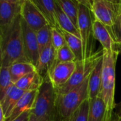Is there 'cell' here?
Wrapping results in <instances>:
<instances>
[{
	"instance_id": "6da1fadb",
	"label": "cell",
	"mask_w": 121,
	"mask_h": 121,
	"mask_svg": "<svg viewBox=\"0 0 121 121\" xmlns=\"http://www.w3.org/2000/svg\"><path fill=\"white\" fill-rule=\"evenodd\" d=\"M1 66L9 67L18 62H28L24 52L21 16L19 14L5 29L0 30Z\"/></svg>"
},
{
	"instance_id": "7a4b0ae2",
	"label": "cell",
	"mask_w": 121,
	"mask_h": 121,
	"mask_svg": "<svg viewBox=\"0 0 121 121\" xmlns=\"http://www.w3.org/2000/svg\"><path fill=\"white\" fill-rule=\"evenodd\" d=\"M119 51L112 52L104 51L103 72L100 93L99 96L102 98L106 106L104 121H111L116 103L115 102L116 89V68Z\"/></svg>"
},
{
	"instance_id": "3957f363",
	"label": "cell",
	"mask_w": 121,
	"mask_h": 121,
	"mask_svg": "<svg viewBox=\"0 0 121 121\" xmlns=\"http://www.w3.org/2000/svg\"><path fill=\"white\" fill-rule=\"evenodd\" d=\"M77 87L67 93L58 94L56 96V116L57 121H67L71 115L89 98L88 85L89 77Z\"/></svg>"
},
{
	"instance_id": "277c9868",
	"label": "cell",
	"mask_w": 121,
	"mask_h": 121,
	"mask_svg": "<svg viewBox=\"0 0 121 121\" xmlns=\"http://www.w3.org/2000/svg\"><path fill=\"white\" fill-rule=\"evenodd\" d=\"M56 92L49 78L44 80L31 110L38 121H57Z\"/></svg>"
},
{
	"instance_id": "5b68a950",
	"label": "cell",
	"mask_w": 121,
	"mask_h": 121,
	"mask_svg": "<svg viewBox=\"0 0 121 121\" xmlns=\"http://www.w3.org/2000/svg\"><path fill=\"white\" fill-rule=\"evenodd\" d=\"M92 12L86 6L79 4L78 11L77 28L80 34L83 45L84 61L89 59L94 53V31Z\"/></svg>"
},
{
	"instance_id": "8992f818",
	"label": "cell",
	"mask_w": 121,
	"mask_h": 121,
	"mask_svg": "<svg viewBox=\"0 0 121 121\" xmlns=\"http://www.w3.org/2000/svg\"><path fill=\"white\" fill-rule=\"evenodd\" d=\"M121 7V5L114 4L108 0H91V11L96 20L111 28Z\"/></svg>"
},
{
	"instance_id": "52a82bcc",
	"label": "cell",
	"mask_w": 121,
	"mask_h": 121,
	"mask_svg": "<svg viewBox=\"0 0 121 121\" xmlns=\"http://www.w3.org/2000/svg\"><path fill=\"white\" fill-rule=\"evenodd\" d=\"M21 16L28 26L35 32L47 24H49L45 16L36 7L32 0L23 1L21 3Z\"/></svg>"
},
{
	"instance_id": "ba28073f",
	"label": "cell",
	"mask_w": 121,
	"mask_h": 121,
	"mask_svg": "<svg viewBox=\"0 0 121 121\" xmlns=\"http://www.w3.org/2000/svg\"><path fill=\"white\" fill-rule=\"evenodd\" d=\"M21 26L23 48L26 57L28 62L31 63L35 67H37L40 57V51L37 41L36 32L31 29L28 25L22 19V18Z\"/></svg>"
},
{
	"instance_id": "9c48e42d",
	"label": "cell",
	"mask_w": 121,
	"mask_h": 121,
	"mask_svg": "<svg viewBox=\"0 0 121 121\" xmlns=\"http://www.w3.org/2000/svg\"><path fill=\"white\" fill-rule=\"evenodd\" d=\"M76 67V61L55 63L48 73V78L55 90L60 89L67 83Z\"/></svg>"
},
{
	"instance_id": "30bf717a",
	"label": "cell",
	"mask_w": 121,
	"mask_h": 121,
	"mask_svg": "<svg viewBox=\"0 0 121 121\" xmlns=\"http://www.w3.org/2000/svg\"><path fill=\"white\" fill-rule=\"evenodd\" d=\"M21 3L18 0H0V30L7 28L21 14Z\"/></svg>"
},
{
	"instance_id": "8fae6325",
	"label": "cell",
	"mask_w": 121,
	"mask_h": 121,
	"mask_svg": "<svg viewBox=\"0 0 121 121\" xmlns=\"http://www.w3.org/2000/svg\"><path fill=\"white\" fill-rule=\"evenodd\" d=\"M93 31L94 39L99 41L103 47V50L108 52L116 51L117 44L111 33L108 27L94 19L93 23Z\"/></svg>"
},
{
	"instance_id": "7c38bea8",
	"label": "cell",
	"mask_w": 121,
	"mask_h": 121,
	"mask_svg": "<svg viewBox=\"0 0 121 121\" xmlns=\"http://www.w3.org/2000/svg\"><path fill=\"white\" fill-rule=\"evenodd\" d=\"M103 55L104 53L97 59L89 77V99H92L97 97L100 93L103 72Z\"/></svg>"
},
{
	"instance_id": "4fadbf2b",
	"label": "cell",
	"mask_w": 121,
	"mask_h": 121,
	"mask_svg": "<svg viewBox=\"0 0 121 121\" xmlns=\"http://www.w3.org/2000/svg\"><path fill=\"white\" fill-rule=\"evenodd\" d=\"M55 60L56 50L51 44L40 53L38 63L36 67V71L44 79L48 77V73L55 64Z\"/></svg>"
},
{
	"instance_id": "5bb4252c",
	"label": "cell",
	"mask_w": 121,
	"mask_h": 121,
	"mask_svg": "<svg viewBox=\"0 0 121 121\" xmlns=\"http://www.w3.org/2000/svg\"><path fill=\"white\" fill-rule=\"evenodd\" d=\"M38 91L26 92L19 99L13 111H11L9 117L6 119V121H13L23 113L26 111H31L38 94Z\"/></svg>"
},
{
	"instance_id": "9a60e30c",
	"label": "cell",
	"mask_w": 121,
	"mask_h": 121,
	"mask_svg": "<svg viewBox=\"0 0 121 121\" xmlns=\"http://www.w3.org/2000/svg\"><path fill=\"white\" fill-rule=\"evenodd\" d=\"M26 92L27 91H24L13 85L8 91L4 98L0 101V106L4 111L6 119L9 117L13 108Z\"/></svg>"
},
{
	"instance_id": "2e32d148",
	"label": "cell",
	"mask_w": 121,
	"mask_h": 121,
	"mask_svg": "<svg viewBox=\"0 0 121 121\" xmlns=\"http://www.w3.org/2000/svg\"><path fill=\"white\" fill-rule=\"evenodd\" d=\"M44 80L38 71H35L21 78L14 85L24 91H38L43 83Z\"/></svg>"
},
{
	"instance_id": "e0dca14e",
	"label": "cell",
	"mask_w": 121,
	"mask_h": 121,
	"mask_svg": "<svg viewBox=\"0 0 121 121\" xmlns=\"http://www.w3.org/2000/svg\"><path fill=\"white\" fill-rule=\"evenodd\" d=\"M52 27H57L55 0H32Z\"/></svg>"
},
{
	"instance_id": "ac0fdd59",
	"label": "cell",
	"mask_w": 121,
	"mask_h": 121,
	"mask_svg": "<svg viewBox=\"0 0 121 121\" xmlns=\"http://www.w3.org/2000/svg\"><path fill=\"white\" fill-rule=\"evenodd\" d=\"M55 4H56L55 14H56L57 27L63 31L70 33L81 39L79 31L78 29L75 26V25L73 24L71 19L63 11V10L61 9V7L58 5V4L56 1H55Z\"/></svg>"
},
{
	"instance_id": "d6986e66",
	"label": "cell",
	"mask_w": 121,
	"mask_h": 121,
	"mask_svg": "<svg viewBox=\"0 0 121 121\" xmlns=\"http://www.w3.org/2000/svg\"><path fill=\"white\" fill-rule=\"evenodd\" d=\"M89 100V110L88 121H104L106 115V106L99 96Z\"/></svg>"
},
{
	"instance_id": "ffe728a7",
	"label": "cell",
	"mask_w": 121,
	"mask_h": 121,
	"mask_svg": "<svg viewBox=\"0 0 121 121\" xmlns=\"http://www.w3.org/2000/svg\"><path fill=\"white\" fill-rule=\"evenodd\" d=\"M35 71H36V67L30 62L15 63L9 66L11 80L14 84L23 76Z\"/></svg>"
},
{
	"instance_id": "44dd1931",
	"label": "cell",
	"mask_w": 121,
	"mask_h": 121,
	"mask_svg": "<svg viewBox=\"0 0 121 121\" xmlns=\"http://www.w3.org/2000/svg\"><path fill=\"white\" fill-rule=\"evenodd\" d=\"M60 29V28H59ZM62 33L66 43L75 56L76 61H84L83 57V45L82 39L70 33H68L65 31L60 29Z\"/></svg>"
},
{
	"instance_id": "7402d4cb",
	"label": "cell",
	"mask_w": 121,
	"mask_h": 121,
	"mask_svg": "<svg viewBox=\"0 0 121 121\" xmlns=\"http://www.w3.org/2000/svg\"><path fill=\"white\" fill-rule=\"evenodd\" d=\"M77 28L79 2L77 0H55ZM78 29V28H77Z\"/></svg>"
},
{
	"instance_id": "603a6c76",
	"label": "cell",
	"mask_w": 121,
	"mask_h": 121,
	"mask_svg": "<svg viewBox=\"0 0 121 121\" xmlns=\"http://www.w3.org/2000/svg\"><path fill=\"white\" fill-rule=\"evenodd\" d=\"M14 85L12 82L9 67H0V101L4 98L8 91Z\"/></svg>"
},
{
	"instance_id": "cb8c5ba5",
	"label": "cell",
	"mask_w": 121,
	"mask_h": 121,
	"mask_svg": "<svg viewBox=\"0 0 121 121\" xmlns=\"http://www.w3.org/2000/svg\"><path fill=\"white\" fill-rule=\"evenodd\" d=\"M51 27L52 26L50 24H47L46 26H43L42 29H40L36 32L40 53L45 47L52 44Z\"/></svg>"
},
{
	"instance_id": "d4e9b609",
	"label": "cell",
	"mask_w": 121,
	"mask_h": 121,
	"mask_svg": "<svg viewBox=\"0 0 121 121\" xmlns=\"http://www.w3.org/2000/svg\"><path fill=\"white\" fill-rule=\"evenodd\" d=\"M89 110V100L88 98L71 115L67 121H88Z\"/></svg>"
},
{
	"instance_id": "484cf974",
	"label": "cell",
	"mask_w": 121,
	"mask_h": 121,
	"mask_svg": "<svg viewBox=\"0 0 121 121\" xmlns=\"http://www.w3.org/2000/svg\"><path fill=\"white\" fill-rule=\"evenodd\" d=\"M76 61V58L68 45L66 44L64 46L56 51V60L55 63H64Z\"/></svg>"
},
{
	"instance_id": "4316f807",
	"label": "cell",
	"mask_w": 121,
	"mask_h": 121,
	"mask_svg": "<svg viewBox=\"0 0 121 121\" xmlns=\"http://www.w3.org/2000/svg\"><path fill=\"white\" fill-rule=\"evenodd\" d=\"M51 32L52 44L57 51L64 46L67 43L62 33L58 27H51Z\"/></svg>"
},
{
	"instance_id": "83f0119b",
	"label": "cell",
	"mask_w": 121,
	"mask_h": 121,
	"mask_svg": "<svg viewBox=\"0 0 121 121\" xmlns=\"http://www.w3.org/2000/svg\"><path fill=\"white\" fill-rule=\"evenodd\" d=\"M109 29L116 43L121 46V7L117 14L113 26L111 28H109Z\"/></svg>"
},
{
	"instance_id": "f1b7e54d",
	"label": "cell",
	"mask_w": 121,
	"mask_h": 121,
	"mask_svg": "<svg viewBox=\"0 0 121 121\" xmlns=\"http://www.w3.org/2000/svg\"><path fill=\"white\" fill-rule=\"evenodd\" d=\"M30 111H26L12 121H29Z\"/></svg>"
},
{
	"instance_id": "f546056e",
	"label": "cell",
	"mask_w": 121,
	"mask_h": 121,
	"mask_svg": "<svg viewBox=\"0 0 121 121\" xmlns=\"http://www.w3.org/2000/svg\"><path fill=\"white\" fill-rule=\"evenodd\" d=\"M80 4H84L89 7L91 9V0H77Z\"/></svg>"
},
{
	"instance_id": "4dcf8cb0",
	"label": "cell",
	"mask_w": 121,
	"mask_h": 121,
	"mask_svg": "<svg viewBox=\"0 0 121 121\" xmlns=\"http://www.w3.org/2000/svg\"><path fill=\"white\" fill-rule=\"evenodd\" d=\"M115 110H116L115 113L116 114H118V116H121V101L118 104H116V107Z\"/></svg>"
},
{
	"instance_id": "1f68e13d",
	"label": "cell",
	"mask_w": 121,
	"mask_h": 121,
	"mask_svg": "<svg viewBox=\"0 0 121 121\" xmlns=\"http://www.w3.org/2000/svg\"><path fill=\"white\" fill-rule=\"evenodd\" d=\"M111 121H121V116H118V114H116L114 112V114H113V118H112Z\"/></svg>"
},
{
	"instance_id": "d6a6232c",
	"label": "cell",
	"mask_w": 121,
	"mask_h": 121,
	"mask_svg": "<svg viewBox=\"0 0 121 121\" xmlns=\"http://www.w3.org/2000/svg\"><path fill=\"white\" fill-rule=\"evenodd\" d=\"M0 121H6V118L2 108L0 106Z\"/></svg>"
},
{
	"instance_id": "836d02e7",
	"label": "cell",
	"mask_w": 121,
	"mask_h": 121,
	"mask_svg": "<svg viewBox=\"0 0 121 121\" xmlns=\"http://www.w3.org/2000/svg\"><path fill=\"white\" fill-rule=\"evenodd\" d=\"M108 1H111L116 5H121V0H108Z\"/></svg>"
},
{
	"instance_id": "e575fe53",
	"label": "cell",
	"mask_w": 121,
	"mask_h": 121,
	"mask_svg": "<svg viewBox=\"0 0 121 121\" xmlns=\"http://www.w3.org/2000/svg\"><path fill=\"white\" fill-rule=\"evenodd\" d=\"M29 121H38L37 120V118H35V116L33 113H31V112H30V116Z\"/></svg>"
},
{
	"instance_id": "d590c367",
	"label": "cell",
	"mask_w": 121,
	"mask_h": 121,
	"mask_svg": "<svg viewBox=\"0 0 121 121\" xmlns=\"http://www.w3.org/2000/svg\"><path fill=\"white\" fill-rule=\"evenodd\" d=\"M19 1H20V2H21V3H22V2H23V0H19Z\"/></svg>"
},
{
	"instance_id": "8d00e7d4",
	"label": "cell",
	"mask_w": 121,
	"mask_h": 121,
	"mask_svg": "<svg viewBox=\"0 0 121 121\" xmlns=\"http://www.w3.org/2000/svg\"><path fill=\"white\" fill-rule=\"evenodd\" d=\"M18 1H19V0H18Z\"/></svg>"
}]
</instances>
